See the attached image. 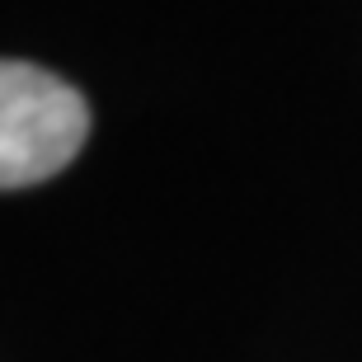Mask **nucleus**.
I'll list each match as a JSON object with an SVG mask.
<instances>
[{
    "instance_id": "nucleus-1",
    "label": "nucleus",
    "mask_w": 362,
    "mask_h": 362,
    "mask_svg": "<svg viewBox=\"0 0 362 362\" xmlns=\"http://www.w3.org/2000/svg\"><path fill=\"white\" fill-rule=\"evenodd\" d=\"M90 132L81 90L33 62H0V188L42 184L76 160Z\"/></svg>"
}]
</instances>
